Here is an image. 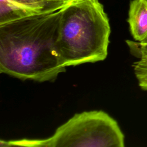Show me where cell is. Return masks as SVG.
<instances>
[{"label":"cell","instance_id":"cell-6","mask_svg":"<svg viewBox=\"0 0 147 147\" xmlns=\"http://www.w3.org/2000/svg\"><path fill=\"white\" fill-rule=\"evenodd\" d=\"M127 43L130 51L139 59L133 64L139 86L147 91V41L142 42L127 41Z\"/></svg>","mask_w":147,"mask_h":147},{"label":"cell","instance_id":"cell-7","mask_svg":"<svg viewBox=\"0 0 147 147\" xmlns=\"http://www.w3.org/2000/svg\"><path fill=\"white\" fill-rule=\"evenodd\" d=\"M31 7L40 13H49L62 9L69 0H16Z\"/></svg>","mask_w":147,"mask_h":147},{"label":"cell","instance_id":"cell-3","mask_svg":"<svg viewBox=\"0 0 147 147\" xmlns=\"http://www.w3.org/2000/svg\"><path fill=\"white\" fill-rule=\"evenodd\" d=\"M124 135L117 121L103 111L75 114L46 139L1 141L3 146L123 147Z\"/></svg>","mask_w":147,"mask_h":147},{"label":"cell","instance_id":"cell-1","mask_svg":"<svg viewBox=\"0 0 147 147\" xmlns=\"http://www.w3.org/2000/svg\"><path fill=\"white\" fill-rule=\"evenodd\" d=\"M61 9L0 25V72L22 80L53 81L65 71L56 47Z\"/></svg>","mask_w":147,"mask_h":147},{"label":"cell","instance_id":"cell-5","mask_svg":"<svg viewBox=\"0 0 147 147\" xmlns=\"http://www.w3.org/2000/svg\"><path fill=\"white\" fill-rule=\"evenodd\" d=\"M37 14L40 13L16 0H0V25Z\"/></svg>","mask_w":147,"mask_h":147},{"label":"cell","instance_id":"cell-2","mask_svg":"<svg viewBox=\"0 0 147 147\" xmlns=\"http://www.w3.org/2000/svg\"><path fill=\"white\" fill-rule=\"evenodd\" d=\"M110 32L109 19L99 0H69L61 9L56 39L63 65L105 60Z\"/></svg>","mask_w":147,"mask_h":147},{"label":"cell","instance_id":"cell-4","mask_svg":"<svg viewBox=\"0 0 147 147\" xmlns=\"http://www.w3.org/2000/svg\"><path fill=\"white\" fill-rule=\"evenodd\" d=\"M127 22L136 41L140 42L147 41V0L130 1Z\"/></svg>","mask_w":147,"mask_h":147}]
</instances>
